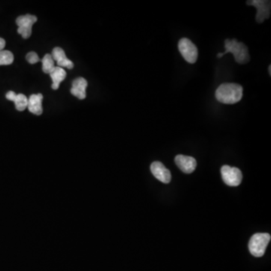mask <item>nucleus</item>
Listing matches in <instances>:
<instances>
[{
  "label": "nucleus",
  "mask_w": 271,
  "mask_h": 271,
  "mask_svg": "<svg viewBox=\"0 0 271 271\" xmlns=\"http://www.w3.org/2000/svg\"><path fill=\"white\" fill-rule=\"evenodd\" d=\"M243 95V87L240 84L224 83L216 90V98L222 104H234L241 101Z\"/></svg>",
  "instance_id": "f257e3e1"
},
{
  "label": "nucleus",
  "mask_w": 271,
  "mask_h": 271,
  "mask_svg": "<svg viewBox=\"0 0 271 271\" xmlns=\"http://www.w3.org/2000/svg\"><path fill=\"white\" fill-rule=\"evenodd\" d=\"M225 52H222V56L228 53L234 54V59L240 64H246L250 60V56L247 47L243 42H237L236 39H225Z\"/></svg>",
  "instance_id": "f03ea898"
},
{
  "label": "nucleus",
  "mask_w": 271,
  "mask_h": 271,
  "mask_svg": "<svg viewBox=\"0 0 271 271\" xmlns=\"http://www.w3.org/2000/svg\"><path fill=\"white\" fill-rule=\"evenodd\" d=\"M270 241V235L267 233H258L254 234L249 243V249L253 256L259 258L265 253L266 249Z\"/></svg>",
  "instance_id": "7ed1b4c3"
},
{
  "label": "nucleus",
  "mask_w": 271,
  "mask_h": 271,
  "mask_svg": "<svg viewBox=\"0 0 271 271\" xmlns=\"http://www.w3.org/2000/svg\"><path fill=\"white\" fill-rule=\"evenodd\" d=\"M178 46L182 56L188 63H196L198 57V48L190 39L183 38L178 42Z\"/></svg>",
  "instance_id": "20e7f679"
},
{
  "label": "nucleus",
  "mask_w": 271,
  "mask_h": 271,
  "mask_svg": "<svg viewBox=\"0 0 271 271\" xmlns=\"http://www.w3.org/2000/svg\"><path fill=\"white\" fill-rule=\"evenodd\" d=\"M222 179L225 184L229 186H238L243 179L241 171L237 167L224 165L221 169Z\"/></svg>",
  "instance_id": "39448f33"
},
{
  "label": "nucleus",
  "mask_w": 271,
  "mask_h": 271,
  "mask_svg": "<svg viewBox=\"0 0 271 271\" xmlns=\"http://www.w3.org/2000/svg\"><path fill=\"white\" fill-rule=\"evenodd\" d=\"M37 21V18L34 15H26L18 17L16 20L18 26V33L24 39H28L32 34V27Z\"/></svg>",
  "instance_id": "423d86ee"
},
{
  "label": "nucleus",
  "mask_w": 271,
  "mask_h": 271,
  "mask_svg": "<svg viewBox=\"0 0 271 271\" xmlns=\"http://www.w3.org/2000/svg\"><path fill=\"white\" fill-rule=\"evenodd\" d=\"M270 1L265 0H252L248 1V6H255L257 9L255 19L259 24L264 22V20L268 19L270 16Z\"/></svg>",
  "instance_id": "0eeeda50"
},
{
  "label": "nucleus",
  "mask_w": 271,
  "mask_h": 271,
  "mask_svg": "<svg viewBox=\"0 0 271 271\" xmlns=\"http://www.w3.org/2000/svg\"><path fill=\"white\" fill-rule=\"evenodd\" d=\"M175 164L185 173H192L197 167V161L193 157L178 154L175 157Z\"/></svg>",
  "instance_id": "6e6552de"
},
{
  "label": "nucleus",
  "mask_w": 271,
  "mask_h": 271,
  "mask_svg": "<svg viewBox=\"0 0 271 271\" xmlns=\"http://www.w3.org/2000/svg\"><path fill=\"white\" fill-rule=\"evenodd\" d=\"M151 173L159 181L163 183H169L171 180V173L169 169L165 167L163 163L154 161L151 165Z\"/></svg>",
  "instance_id": "1a4fd4ad"
},
{
  "label": "nucleus",
  "mask_w": 271,
  "mask_h": 271,
  "mask_svg": "<svg viewBox=\"0 0 271 271\" xmlns=\"http://www.w3.org/2000/svg\"><path fill=\"white\" fill-rule=\"evenodd\" d=\"M51 56L53 60L57 61L59 67H66L69 69H72L74 67V63L66 57L65 51L61 48L59 47L54 48Z\"/></svg>",
  "instance_id": "9d476101"
},
{
  "label": "nucleus",
  "mask_w": 271,
  "mask_h": 271,
  "mask_svg": "<svg viewBox=\"0 0 271 271\" xmlns=\"http://www.w3.org/2000/svg\"><path fill=\"white\" fill-rule=\"evenodd\" d=\"M87 87V80L84 78H75L72 81V88L70 92L73 96L76 97L78 99L84 100L86 98V88Z\"/></svg>",
  "instance_id": "9b49d317"
},
{
  "label": "nucleus",
  "mask_w": 271,
  "mask_h": 271,
  "mask_svg": "<svg viewBox=\"0 0 271 271\" xmlns=\"http://www.w3.org/2000/svg\"><path fill=\"white\" fill-rule=\"evenodd\" d=\"M42 100L43 96L42 94H38V95H33L30 97L28 99V108L29 111L33 114L36 116H40L42 114Z\"/></svg>",
  "instance_id": "f8f14e48"
},
{
  "label": "nucleus",
  "mask_w": 271,
  "mask_h": 271,
  "mask_svg": "<svg viewBox=\"0 0 271 271\" xmlns=\"http://www.w3.org/2000/svg\"><path fill=\"white\" fill-rule=\"evenodd\" d=\"M49 74L53 81L51 87H52L53 90H57L59 88L60 83L66 78V71L63 68L55 66Z\"/></svg>",
  "instance_id": "ddd939ff"
},
{
  "label": "nucleus",
  "mask_w": 271,
  "mask_h": 271,
  "mask_svg": "<svg viewBox=\"0 0 271 271\" xmlns=\"http://www.w3.org/2000/svg\"><path fill=\"white\" fill-rule=\"evenodd\" d=\"M42 71L45 73L49 74L53 70L55 66H54V60H53L51 54H47L44 56L42 60Z\"/></svg>",
  "instance_id": "4468645a"
},
{
  "label": "nucleus",
  "mask_w": 271,
  "mask_h": 271,
  "mask_svg": "<svg viewBox=\"0 0 271 271\" xmlns=\"http://www.w3.org/2000/svg\"><path fill=\"white\" fill-rule=\"evenodd\" d=\"M14 103H15L16 110H18V111L22 112L27 108V106H28V98L25 95H23V94H19V95H17L16 98H15Z\"/></svg>",
  "instance_id": "2eb2a0df"
},
{
  "label": "nucleus",
  "mask_w": 271,
  "mask_h": 271,
  "mask_svg": "<svg viewBox=\"0 0 271 271\" xmlns=\"http://www.w3.org/2000/svg\"><path fill=\"white\" fill-rule=\"evenodd\" d=\"M14 54L10 51H0V66H8L14 62Z\"/></svg>",
  "instance_id": "dca6fc26"
},
{
  "label": "nucleus",
  "mask_w": 271,
  "mask_h": 271,
  "mask_svg": "<svg viewBox=\"0 0 271 271\" xmlns=\"http://www.w3.org/2000/svg\"><path fill=\"white\" fill-rule=\"evenodd\" d=\"M26 60H27L29 63L30 64H35V63H38V62L40 61V59H39V56L36 54L34 51H31V52H29L28 54L26 56Z\"/></svg>",
  "instance_id": "f3484780"
},
{
  "label": "nucleus",
  "mask_w": 271,
  "mask_h": 271,
  "mask_svg": "<svg viewBox=\"0 0 271 271\" xmlns=\"http://www.w3.org/2000/svg\"><path fill=\"white\" fill-rule=\"evenodd\" d=\"M17 95L14 92H12V91H10V92H8L7 94H6V98H7L9 101H15V98H16Z\"/></svg>",
  "instance_id": "a211bd4d"
},
{
  "label": "nucleus",
  "mask_w": 271,
  "mask_h": 271,
  "mask_svg": "<svg viewBox=\"0 0 271 271\" xmlns=\"http://www.w3.org/2000/svg\"><path fill=\"white\" fill-rule=\"evenodd\" d=\"M6 46V41L3 38H0V51H3Z\"/></svg>",
  "instance_id": "6ab92c4d"
},
{
  "label": "nucleus",
  "mask_w": 271,
  "mask_h": 271,
  "mask_svg": "<svg viewBox=\"0 0 271 271\" xmlns=\"http://www.w3.org/2000/svg\"><path fill=\"white\" fill-rule=\"evenodd\" d=\"M268 71H269V74H270V75H271V66H270H270H269Z\"/></svg>",
  "instance_id": "aec40b11"
}]
</instances>
